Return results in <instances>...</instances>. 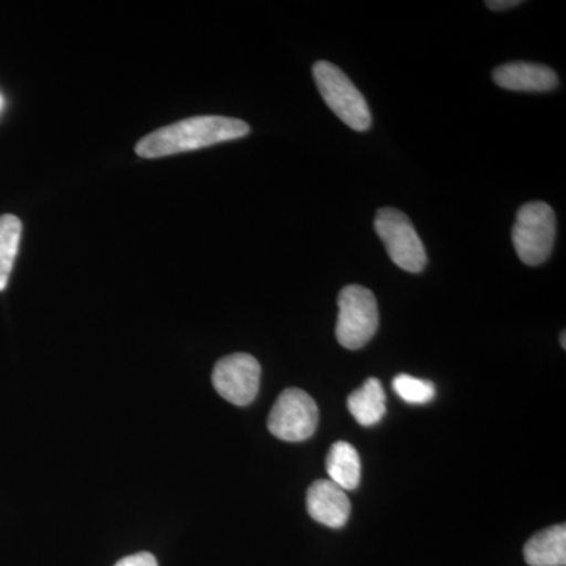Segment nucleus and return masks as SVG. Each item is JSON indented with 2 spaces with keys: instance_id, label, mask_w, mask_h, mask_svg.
Wrapping results in <instances>:
<instances>
[{
  "instance_id": "nucleus-1",
  "label": "nucleus",
  "mask_w": 566,
  "mask_h": 566,
  "mask_svg": "<svg viewBox=\"0 0 566 566\" xmlns=\"http://www.w3.org/2000/svg\"><path fill=\"white\" fill-rule=\"evenodd\" d=\"M249 133L248 123L238 118L203 115L156 129L136 145V153L145 159L163 158L241 139Z\"/></svg>"
},
{
  "instance_id": "nucleus-2",
  "label": "nucleus",
  "mask_w": 566,
  "mask_h": 566,
  "mask_svg": "<svg viewBox=\"0 0 566 566\" xmlns=\"http://www.w3.org/2000/svg\"><path fill=\"white\" fill-rule=\"evenodd\" d=\"M316 87L324 103L354 132L365 133L371 126L367 99L348 76L334 63L319 61L314 65Z\"/></svg>"
},
{
  "instance_id": "nucleus-3",
  "label": "nucleus",
  "mask_w": 566,
  "mask_h": 566,
  "mask_svg": "<svg viewBox=\"0 0 566 566\" xmlns=\"http://www.w3.org/2000/svg\"><path fill=\"white\" fill-rule=\"evenodd\" d=\"M556 212L545 202L523 205L517 211L512 240L521 262L538 266L549 259L556 241Z\"/></svg>"
},
{
  "instance_id": "nucleus-4",
  "label": "nucleus",
  "mask_w": 566,
  "mask_h": 566,
  "mask_svg": "<svg viewBox=\"0 0 566 566\" xmlns=\"http://www.w3.org/2000/svg\"><path fill=\"white\" fill-rule=\"evenodd\" d=\"M379 326L378 303L370 290L348 285L338 294V318L335 334L346 349L364 348Z\"/></svg>"
},
{
  "instance_id": "nucleus-5",
  "label": "nucleus",
  "mask_w": 566,
  "mask_h": 566,
  "mask_svg": "<svg viewBox=\"0 0 566 566\" xmlns=\"http://www.w3.org/2000/svg\"><path fill=\"white\" fill-rule=\"evenodd\" d=\"M375 230L385 243L390 260L408 273H422L427 252L415 226L405 212L381 208L376 212Z\"/></svg>"
},
{
  "instance_id": "nucleus-6",
  "label": "nucleus",
  "mask_w": 566,
  "mask_h": 566,
  "mask_svg": "<svg viewBox=\"0 0 566 566\" xmlns=\"http://www.w3.org/2000/svg\"><path fill=\"white\" fill-rule=\"evenodd\" d=\"M319 412L314 398L301 389H286L268 417V430L286 442H303L318 428Z\"/></svg>"
},
{
  "instance_id": "nucleus-7",
  "label": "nucleus",
  "mask_w": 566,
  "mask_h": 566,
  "mask_svg": "<svg viewBox=\"0 0 566 566\" xmlns=\"http://www.w3.org/2000/svg\"><path fill=\"white\" fill-rule=\"evenodd\" d=\"M262 367L251 354L237 353L222 357L212 370V386L234 406H248L260 390Z\"/></svg>"
},
{
  "instance_id": "nucleus-8",
  "label": "nucleus",
  "mask_w": 566,
  "mask_h": 566,
  "mask_svg": "<svg viewBox=\"0 0 566 566\" xmlns=\"http://www.w3.org/2000/svg\"><path fill=\"white\" fill-rule=\"evenodd\" d=\"M307 512L323 526L340 528L349 520L348 494L331 480H318L307 491Z\"/></svg>"
},
{
  "instance_id": "nucleus-9",
  "label": "nucleus",
  "mask_w": 566,
  "mask_h": 566,
  "mask_svg": "<svg viewBox=\"0 0 566 566\" xmlns=\"http://www.w3.org/2000/svg\"><path fill=\"white\" fill-rule=\"evenodd\" d=\"M493 80L512 92H551L558 85L556 71L542 63L512 62L497 66Z\"/></svg>"
},
{
  "instance_id": "nucleus-10",
  "label": "nucleus",
  "mask_w": 566,
  "mask_h": 566,
  "mask_svg": "<svg viewBox=\"0 0 566 566\" xmlns=\"http://www.w3.org/2000/svg\"><path fill=\"white\" fill-rule=\"evenodd\" d=\"M528 566L566 565V527L557 524L532 536L524 546Z\"/></svg>"
},
{
  "instance_id": "nucleus-11",
  "label": "nucleus",
  "mask_w": 566,
  "mask_h": 566,
  "mask_svg": "<svg viewBox=\"0 0 566 566\" xmlns=\"http://www.w3.org/2000/svg\"><path fill=\"white\" fill-rule=\"evenodd\" d=\"M348 409L363 427L381 422L386 416V392L379 379L370 378L348 397Z\"/></svg>"
},
{
  "instance_id": "nucleus-12",
  "label": "nucleus",
  "mask_w": 566,
  "mask_h": 566,
  "mask_svg": "<svg viewBox=\"0 0 566 566\" xmlns=\"http://www.w3.org/2000/svg\"><path fill=\"white\" fill-rule=\"evenodd\" d=\"M326 469L331 482L340 486L342 490L353 491L359 486L363 465H360L359 453L349 442L338 441L331 447L326 458Z\"/></svg>"
},
{
  "instance_id": "nucleus-13",
  "label": "nucleus",
  "mask_w": 566,
  "mask_h": 566,
  "mask_svg": "<svg viewBox=\"0 0 566 566\" xmlns=\"http://www.w3.org/2000/svg\"><path fill=\"white\" fill-rule=\"evenodd\" d=\"M22 223L17 216H0V292L7 289L18 248H20Z\"/></svg>"
},
{
  "instance_id": "nucleus-14",
  "label": "nucleus",
  "mask_w": 566,
  "mask_h": 566,
  "mask_svg": "<svg viewBox=\"0 0 566 566\" xmlns=\"http://www.w3.org/2000/svg\"><path fill=\"white\" fill-rule=\"evenodd\" d=\"M394 392L409 405H427L433 400L436 387L433 382L424 379L415 378V376L401 374L395 376Z\"/></svg>"
},
{
  "instance_id": "nucleus-15",
  "label": "nucleus",
  "mask_w": 566,
  "mask_h": 566,
  "mask_svg": "<svg viewBox=\"0 0 566 566\" xmlns=\"http://www.w3.org/2000/svg\"><path fill=\"white\" fill-rule=\"evenodd\" d=\"M115 566H158V560L150 553H137L122 558Z\"/></svg>"
},
{
  "instance_id": "nucleus-16",
  "label": "nucleus",
  "mask_w": 566,
  "mask_h": 566,
  "mask_svg": "<svg viewBox=\"0 0 566 566\" xmlns=\"http://www.w3.org/2000/svg\"><path fill=\"white\" fill-rule=\"evenodd\" d=\"M521 6L520 0H488L486 7L493 11H502L513 9V7Z\"/></svg>"
},
{
  "instance_id": "nucleus-17",
  "label": "nucleus",
  "mask_w": 566,
  "mask_h": 566,
  "mask_svg": "<svg viewBox=\"0 0 566 566\" xmlns=\"http://www.w3.org/2000/svg\"><path fill=\"white\" fill-rule=\"evenodd\" d=\"M562 346H564V349L566 348V344H565V333H562Z\"/></svg>"
},
{
  "instance_id": "nucleus-18",
  "label": "nucleus",
  "mask_w": 566,
  "mask_h": 566,
  "mask_svg": "<svg viewBox=\"0 0 566 566\" xmlns=\"http://www.w3.org/2000/svg\"><path fill=\"white\" fill-rule=\"evenodd\" d=\"M0 107H2V96H0Z\"/></svg>"
}]
</instances>
